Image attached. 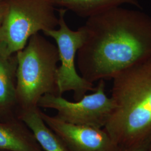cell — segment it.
<instances>
[{
    "mask_svg": "<svg viewBox=\"0 0 151 151\" xmlns=\"http://www.w3.org/2000/svg\"><path fill=\"white\" fill-rule=\"evenodd\" d=\"M55 7L73 12L81 17L88 18L104 11L129 4L142 10L138 0H52Z\"/></svg>",
    "mask_w": 151,
    "mask_h": 151,
    "instance_id": "obj_11",
    "label": "cell"
},
{
    "mask_svg": "<svg viewBox=\"0 0 151 151\" xmlns=\"http://www.w3.org/2000/svg\"><path fill=\"white\" fill-rule=\"evenodd\" d=\"M151 151V139L149 142V143H148V144L147 145V147L146 148V151Z\"/></svg>",
    "mask_w": 151,
    "mask_h": 151,
    "instance_id": "obj_14",
    "label": "cell"
},
{
    "mask_svg": "<svg viewBox=\"0 0 151 151\" xmlns=\"http://www.w3.org/2000/svg\"><path fill=\"white\" fill-rule=\"evenodd\" d=\"M86 38L77 54L80 75L90 82L110 80L151 59V17L115 7L87 18Z\"/></svg>",
    "mask_w": 151,
    "mask_h": 151,
    "instance_id": "obj_1",
    "label": "cell"
},
{
    "mask_svg": "<svg viewBox=\"0 0 151 151\" xmlns=\"http://www.w3.org/2000/svg\"><path fill=\"white\" fill-rule=\"evenodd\" d=\"M40 112L39 107L20 111L18 118L31 130L43 151H70L64 141L45 124Z\"/></svg>",
    "mask_w": 151,
    "mask_h": 151,
    "instance_id": "obj_10",
    "label": "cell"
},
{
    "mask_svg": "<svg viewBox=\"0 0 151 151\" xmlns=\"http://www.w3.org/2000/svg\"><path fill=\"white\" fill-rule=\"evenodd\" d=\"M40 114L45 124L64 141L70 151L120 150L104 128L70 124L42 111Z\"/></svg>",
    "mask_w": 151,
    "mask_h": 151,
    "instance_id": "obj_7",
    "label": "cell"
},
{
    "mask_svg": "<svg viewBox=\"0 0 151 151\" xmlns=\"http://www.w3.org/2000/svg\"><path fill=\"white\" fill-rule=\"evenodd\" d=\"M0 150L43 151L31 130L18 117L0 123Z\"/></svg>",
    "mask_w": 151,
    "mask_h": 151,
    "instance_id": "obj_9",
    "label": "cell"
},
{
    "mask_svg": "<svg viewBox=\"0 0 151 151\" xmlns=\"http://www.w3.org/2000/svg\"><path fill=\"white\" fill-rule=\"evenodd\" d=\"M58 11V29L43 32L47 37L53 38L57 44L60 65L57 71V86L58 96L68 91L73 93V99L78 101L87 92L96 90L93 83L83 78L76 70L75 58L78 50L85 42L86 30L83 26L77 30L68 27L65 22L67 10L60 8Z\"/></svg>",
    "mask_w": 151,
    "mask_h": 151,
    "instance_id": "obj_5",
    "label": "cell"
},
{
    "mask_svg": "<svg viewBox=\"0 0 151 151\" xmlns=\"http://www.w3.org/2000/svg\"><path fill=\"white\" fill-rule=\"evenodd\" d=\"M7 10V0H0V25L3 22Z\"/></svg>",
    "mask_w": 151,
    "mask_h": 151,
    "instance_id": "obj_12",
    "label": "cell"
},
{
    "mask_svg": "<svg viewBox=\"0 0 151 151\" xmlns=\"http://www.w3.org/2000/svg\"><path fill=\"white\" fill-rule=\"evenodd\" d=\"M16 53L11 54L0 42V115H9L19 110L16 97Z\"/></svg>",
    "mask_w": 151,
    "mask_h": 151,
    "instance_id": "obj_8",
    "label": "cell"
},
{
    "mask_svg": "<svg viewBox=\"0 0 151 151\" xmlns=\"http://www.w3.org/2000/svg\"><path fill=\"white\" fill-rule=\"evenodd\" d=\"M113 109L103 128L120 148L151 139V59L121 71L113 78Z\"/></svg>",
    "mask_w": 151,
    "mask_h": 151,
    "instance_id": "obj_2",
    "label": "cell"
},
{
    "mask_svg": "<svg viewBox=\"0 0 151 151\" xmlns=\"http://www.w3.org/2000/svg\"><path fill=\"white\" fill-rule=\"evenodd\" d=\"M16 55L19 112L38 107L39 100L45 94L58 96L57 71L59 55L57 46L38 33L30 38Z\"/></svg>",
    "mask_w": 151,
    "mask_h": 151,
    "instance_id": "obj_3",
    "label": "cell"
},
{
    "mask_svg": "<svg viewBox=\"0 0 151 151\" xmlns=\"http://www.w3.org/2000/svg\"><path fill=\"white\" fill-rule=\"evenodd\" d=\"M7 10L0 25V42L16 53L39 32L56 29L59 18L52 0H7Z\"/></svg>",
    "mask_w": 151,
    "mask_h": 151,
    "instance_id": "obj_4",
    "label": "cell"
},
{
    "mask_svg": "<svg viewBox=\"0 0 151 151\" xmlns=\"http://www.w3.org/2000/svg\"><path fill=\"white\" fill-rule=\"evenodd\" d=\"M105 89V81L101 80L92 93L74 102L62 96L45 94L39 100L38 107L56 110L55 116L67 123L103 128L114 107L113 100Z\"/></svg>",
    "mask_w": 151,
    "mask_h": 151,
    "instance_id": "obj_6",
    "label": "cell"
},
{
    "mask_svg": "<svg viewBox=\"0 0 151 151\" xmlns=\"http://www.w3.org/2000/svg\"><path fill=\"white\" fill-rule=\"evenodd\" d=\"M149 142H147L146 143L138 146L128 147V148H120V150L119 151H145Z\"/></svg>",
    "mask_w": 151,
    "mask_h": 151,
    "instance_id": "obj_13",
    "label": "cell"
}]
</instances>
